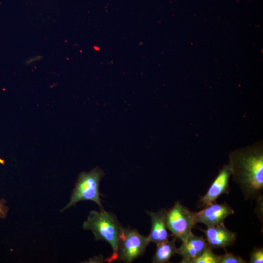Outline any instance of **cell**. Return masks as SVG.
Segmentation results:
<instances>
[{"instance_id": "7", "label": "cell", "mask_w": 263, "mask_h": 263, "mask_svg": "<svg viewBox=\"0 0 263 263\" xmlns=\"http://www.w3.org/2000/svg\"><path fill=\"white\" fill-rule=\"evenodd\" d=\"M231 176V171L229 165H224L206 193L199 200V204L202 207L216 202L217 199L223 194H229V181Z\"/></svg>"}, {"instance_id": "14", "label": "cell", "mask_w": 263, "mask_h": 263, "mask_svg": "<svg viewBox=\"0 0 263 263\" xmlns=\"http://www.w3.org/2000/svg\"><path fill=\"white\" fill-rule=\"evenodd\" d=\"M250 263H263V247L254 248L249 254Z\"/></svg>"}, {"instance_id": "1", "label": "cell", "mask_w": 263, "mask_h": 263, "mask_svg": "<svg viewBox=\"0 0 263 263\" xmlns=\"http://www.w3.org/2000/svg\"><path fill=\"white\" fill-rule=\"evenodd\" d=\"M228 157L233 180L240 186L244 199H263V142L236 150Z\"/></svg>"}, {"instance_id": "8", "label": "cell", "mask_w": 263, "mask_h": 263, "mask_svg": "<svg viewBox=\"0 0 263 263\" xmlns=\"http://www.w3.org/2000/svg\"><path fill=\"white\" fill-rule=\"evenodd\" d=\"M199 229L205 234L207 245L212 249H225L233 245L236 240V233L227 228L224 222L207 227L206 229Z\"/></svg>"}, {"instance_id": "10", "label": "cell", "mask_w": 263, "mask_h": 263, "mask_svg": "<svg viewBox=\"0 0 263 263\" xmlns=\"http://www.w3.org/2000/svg\"><path fill=\"white\" fill-rule=\"evenodd\" d=\"M166 210L163 209L157 212L146 211L151 219V229L148 235L150 242L158 244L169 240V235L166 225Z\"/></svg>"}, {"instance_id": "6", "label": "cell", "mask_w": 263, "mask_h": 263, "mask_svg": "<svg viewBox=\"0 0 263 263\" xmlns=\"http://www.w3.org/2000/svg\"><path fill=\"white\" fill-rule=\"evenodd\" d=\"M235 213L227 203H212L202 210L193 212L196 223H202L207 227L214 226L224 222L228 216Z\"/></svg>"}, {"instance_id": "2", "label": "cell", "mask_w": 263, "mask_h": 263, "mask_svg": "<svg viewBox=\"0 0 263 263\" xmlns=\"http://www.w3.org/2000/svg\"><path fill=\"white\" fill-rule=\"evenodd\" d=\"M83 228L91 231L95 241L104 240L111 245L113 253L105 261L112 263L117 260L119 239L123 227L114 214L104 209L92 210L83 223Z\"/></svg>"}, {"instance_id": "12", "label": "cell", "mask_w": 263, "mask_h": 263, "mask_svg": "<svg viewBox=\"0 0 263 263\" xmlns=\"http://www.w3.org/2000/svg\"><path fill=\"white\" fill-rule=\"evenodd\" d=\"M220 255L214 253L212 248L207 245L203 253L191 263H220Z\"/></svg>"}, {"instance_id": "5", "label": "cell", "mask_w": 263, "mask_h": 263, "mask_svg": "<svg viewBox=\"0 0 263 263\" xmlns=\"http://www.w3.org/2000/svg\"><path fill=\"white\" fill-rule=\"evenodd\" d=\"M150 243L148 236L142 235L135 229L123 227L119 239L117 260L126 263L132 262L144 254Z\"/></svg>"}, {"instance_id": "9", "label": "cell", "mask_w": 263, "mask_h": 263, "mask_svg": "<svg viewBox=\"0 0 263 263\" xmlns=\"http://www.w3.org/2000/svg\"><path fill=\"white\" fill-rule=\"evenodd\" d=\"M207 245L203 236H197L191 232L187 239L182 242L181 246L176 248V253L182 257L181 263H191L203 253Z\"/></svg>"}, {"instance_id": "4", "label": "cell", "mask_w": 263, "mask_h": 263, "mask_svg": "<svg viewBox=\"0 0 263 263\" xmlns=\"http://www.w3.org/2000/svg\"><path fill=\"white\" fill-rule=\"evenodd\" d=\"M165 222L167 229L182 242L187 239L196 224L193 212L179 201L166 210Z\"/></svg>"}, {"instance_id": "11", "label": "cell", "mask_w": 263, "mask_h": 263, "mask_svg": "<svg viewBox=\"0 0 263 263\" xmlns=\"http://www.w3.org/2000/svg\"><path fill=\"white\" fill-rule=\"evenodd\" d=\"M176 238L171 240L157 244V248L154 255L152 258L153 263H169L172 256L176 254Z\"/></svg>"}, {"instance_id": "3", "label": "cell", "mask_w": 263, "mask_h": 263, "mask_svg": "<svg viewBox=\"0 0 263 263\" xmlns=\"http://www.w3.org/2000/svg\"><path fill=\"white\" fill-rule=\"evenodd\" d=\"M105 175L104 171L96 167L90 171L80 173L72 193L70 201L61 212L74 206L81 201H91L96 203L100 210L104 209L101 204L99 185Z\"/></svg>"}, {"instance_id": "15", "label": "cell", "mask_w": 263, "mask_h": 263, "mask_svg": "<svg viewBox=\"0 0 263 263\" xmlns=\"http://www.w3.org/2000/svg\"><path fill=\"white\" fill-rule=\"evenodd\" d=\"M40 58H41L40 56H38L37 57L36 56H34L33 57L30 58L26 61H27V64H30L33 62H34L38 60H39Z\"/></svg>"}, {"instance_id": "13", "label": "cell", "mask_w": 263, "mask_h": 263, "mask_svg": "<svg viewBox=\"0 0 263 263\" xmlns=\"http://www.w3.org/2000/svg\"><path fill=\"white\" fill-rule=\"evenodd\" d=\"M221 260L220 263H246L247 262L241 257L237 256L231 253H225L220 255Z\"/></svg>"}]
</instances>
